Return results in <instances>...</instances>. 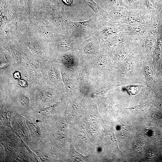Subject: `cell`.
I'll return each mask as SVG.
<instances>
[{"mask_svg": "<svg viewBox=\"0 0 162 162\" xmlns=\"http://www.w3.org/2000/svg\"><path fill=\"white\" fill-rule=\"evenodd\" d=\"M54 88L46 83L31 87L27 91L31 105L41 108L50 105V103L55 95Z\"/></svg>", "mask_w": 162, "mask_h": 162, "instance_id": "cell-1", "label": "cell"}, {"mask_svg": "<svg viewBox=\"0 0 162 162\" xmlns=\"http://www.w3.org/2000/svg\"><path fill=\"white\" fill-rule=\"evenodd\" d=\"M109 15L112 18L116 20L121 19L124 16V13L118 9H114L111 11L109 13Z\"/></svg>", "mask_w": 162, "mask_h": 162, "instance_id": "cell-4", "label": "cell"}, {"mask_svg": "<svg viewBox=\"0 0 162 162\" xmlns=\"http://www.w3.org/2000/svg\"><path fill=\"white\" fill-rule=\"evenodd\" d=\"M132 28L136 32H140L142 31V28L141 27L138 26H133Z\"/></svg>", "mask_w": 162, "mask_h": 162, "instance_id": "cell-9", "label": "cell"}, {"mask_svg": "<svg viewBox=\"0 0 162 162\" xmlns=\"http://www.w3.org/2000/svg\"><path fill=\"white\" fill-rule=\"evenodd\" d=\"M127 53L126 50L125 48L120 49L116 53V57L119 60H122L126 56Z\"/></svg>", "mask_w": 162, "mask_h": 162, "instance_id": "cell-5", "label": "cell"}, {"mask_svg": "<svg viewBox=\"0 0 162 162\" xmlns=\"http://www.w3.org/2000/svg\"><path fill=\"white\" fill-rule=\"evenodd\" d=\"M127 90L129 93L131 95H135L139 92V86H132L127 87Z\"/></svg>", "mask_w": 162, "mask_h": 162, "instance_id": "cell-6", "label": "cell"}, {"mask_svg": "<svg viewBox=\"0 0 162 162\" xmlns=\"http://www.w3.org/2000/svg\"><path fill=\"white\" fill-rule=\"evenodd\" d=\"M129 22L132 24H137L139 23V20L134 17H131L129 18Z\"/></svg>", "mask_w": 162, "mask_h": 162, "instance_id": "cell-8", "label": "cell"}, {"mask_svg": "<svg viewBox=\"0 0 162 162\" xmlns=\"http://www.w3.org/2000/svg\"><path fill=\"white\" fill-rule=\"evenodd\" d=\"M63 2L68 5H70L72 3V0H62Z\"/></svg>", "mask_w": 162, "mask_h": 162, "instance_id": "cell-10", "label": "cell"}, {"mask_svg": "<svg viewBox=\"0 0 162 162\" xmlns=\"http://www.w3.org/2000/svg\"><path fill=\"white\" fill-rule=\"evenodd\" d=\"M152 44V42L151 40H147L145 43V46L146 49L148 50L151 49Z\"/></svg>", "mask_w": 162, "mask_h": 162, "instance_id": "cell-7", "label": "cell"}, {"mask_svg": "<svg viewBox=\"0 0 162 162\" xmlns=\"http://www.w3.org/2000/svg\"><path fill=\"white\" fill-rule=\"evenodd\" d=\"M97 29L96 16L82 22H70V33L81 43L95 34Z\"/></svg>", "mask_w": 162, "mask_h": 162, "instance_id": "cell-2", "label": "cell"}, {"mask_svg": "<svg viewBox=\"0 0 162 162\" xmlns=\"http://www.w3.org/2000/svg\"><path fill=\"white\" fill-rule=\"evenodd\" d=\"M43 80L47 85L54 88L61 84L59 72L56 66L50 62H46L42 70Z\"/></svg>", "mask_w": 162, "mask_h": 162, "instance_id": "cell-3", "label": "cell"}]
</instances>
